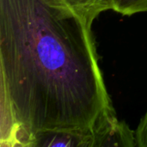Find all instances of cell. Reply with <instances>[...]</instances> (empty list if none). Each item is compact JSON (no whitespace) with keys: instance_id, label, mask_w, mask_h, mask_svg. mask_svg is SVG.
Returning <instances> with one entry per match:
<instances>
[{"instance_id":"1","label":"cell","mask_w":147,"mask_h":147,"mask_svg":"<svg viewBox=\"0 0 147 147\" xmlns=\"http://www.w3.org/2000/svg\"><path fill=\"white\" fill-rule=\"evenodd\" d=\"M90 25L63 0H0V146L117 117Z\"/></svg>"},{"instance_id":"4","label":"cell","mask_w":147,"mask_h":147,"mask_svg":"<svg viewBox=\"0 0 147 147\" xmlns=\"http://www.w3.org/2000/svg\"><path fill=\"white\" fill-rule=\"evenodd\" d=\"M135 139L137 146L147 147V111L135 131Z\"/></svg>"},{"instance_id":"2","label":"cell","mask_w":147,"mask_h":147,"mask_svg":"<svg viewBox=\"0 0 147 147\" xmlns=\"http://www.w3.org/2000/svg\"><path fill=\"white\" fill-rule=\"evenodd\" d=\"M90 25L103 11L111 9V0H63Z\"/></svg>"},{"instance_id":"3","label":"cell","mask_w":147,"mask_h":147,"mask_svg":"<svg viewBox=\"0 0 147 147\" xmlns=\"http://www.w3.org/2000/svg\"><path fill=\"white\" fill-rule=\"evenodd\" d=\"M111 9L125 16L147 11V0H111Z\"/></svg>"}]
</instances>
